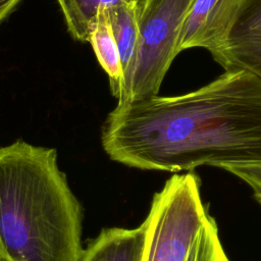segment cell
I'll return each mask as SVG.
<instances>
[{
    "instance_id": "1",
    "label": "cell",
    "mask_w": 261,
    "mask_h": 261,
    "mask_svg": "<svg viewBox=\"0 0 261 261\" xmlns=\"http://www.w3.org/2000/svg\"><path fill=\"white\" fill-rule=\"evenodd\" d=\"M101 143L112 161L142 170L261 161V77L231 68L182 95L117 103Z\"/></svg>"
},
{
    "instance_id": "2",
    "label": "cell",
    "mask_w": 261,
    "mask_h": 261,
    "mask_svg": "<svg viewBox=\"0 0 261 261\" xmlns=\"http://www.w3.org/2000/svg\"><path fill=\"white\" fill-rule=\"evenodd\" d=\"M83 207L54 148L0 147V244L6 261H80Z\"/></svg>"
},
{
    "instance_id": "3",
    "label": "cell",
    "mask_w": 261,
    "mask_h": 261,
    "mask_svg": "<svg viewBox=\"0 0 261 261\" xmlns=\"http://www.w3.org/2000/svg\"><path fill=\"white\" fill-rule=\"evenodd\" d=\"M193 0H140L138 43L113 95L117 103L157 96L173 59Z\"/></svg>"
},
{
    "instance_id": "4",
    "label": "cell",
    "mask_w": 261,
    "mask_h": 261,
    "mask_svg": "<svg viewBox=\"0 0 261 261\" xmlns=\"http://www.w3.org/2000/svg\"><path fill=\"white\" fill-rule=\"evenodd\" d=\"M209 215L196 173L186 171L169 177L153 196L143 221L142 261H186Z\"/></svg>"
},
{
    "instance_id": "5",
    "label": "cell",
    "mask_w": 261,
    "mask_h": 261,
    "mask_svg": "<svg viewBox=\"0 0 261 261\" xmlns=\"http://www.w3.org/2000/svg\"><path fill=\"white\" fill-rule=\"evenodd\" d=\"M244 0H193L185 20L177 51L207 50L223 66L230 34Z\"/></svg>"
},
{
    "instance_id": "6",
    "label": "cell",
    "mask_w": 261,
    "mask_h": 261,
    "mask_svg": "<svg viewBox=\"0 0 261 261\" xmlns=\"http://www.w3.org/2000/svg\"><path fill=\"white\" fill-rule=\"evenodd\" d=\"M222 67L245 69L261 77V0L243 1Z\"/></svg>"
},
{
    "instance_id": "7",
    "label": "cell",
    "mask_w": 261,
    "mask_h": 261,
    "mask_svg": "<svg viewBox=\"0 0 261 261\" xmlns=\"http://www.w3.org/2000/svg\"><path fill=\"white\" fill-rule=\"evenodd\" d=\"M145 224L135 228H103L84 249L80 261H142Z\"/></svg>"
},
{
    "instance_id": "8",
    "label": "cell",
    "mask_w": 261,
    "mask_h": 261,
    "mask_svg": "<svg viewBox=\"0 0 261 261\" xmlns=\"http://www.w3.org/2000/svg\"><path fill=\"white\" fill-rule=\"evenodd\" d=\"M89 42L101 67L109 77L110 90L112 95H114L122 79V66L106 8L99 9L92 24Z\"/></svg>"
},
{
    "instance_id": "9",
    "label": "cell",
    "mask_w": 261,
    "mask_h": 261,
    "mask_svg": "<svg viewBox=\"0 0 261 261\" xmlns=\"http://www.w3.org/2000/svg\"><path fill=\"white\" fill-rule=\"evenodd\" d=\"M137 4L120 3L106 8L109 23L118 47L122 73L132 61L138 43Z\"/></svg>"
},
{
    "instance_id": "10",
    "label": "cell",
    "mask_w": 261,
    "mask_h": 261,
    "mask_svg": "<svg viewBox=\"0 0 261 261\" xmlns=\"http://www.w3.org/2000/svg\"><path fill=\"white\" fill-rule=\"evenodd\" d=\"M140 0H57L63 13L67 30L81 42H89L90 32L96 15L101 8L120 3L136 4Z\"/></svg>"
},
{
    "instance_id": "11",
    "label": "cell",
    "mask_w": 261,
    "mask_h": 261,
    "mask_svg": "<svg viewBox=\"0 0 261 261\" xmlns=\"http://www.w3.org/2000/svg\"><path fill=\"white\" fill-rule=\"evenodd\" d=\"M186 261H229L215 219L209 215Z\"/></svg>"
},
{
    "instance_id": "12",
    "label": "cell",
    "mask_w": 261,
    "mask_h": 261,
    "mask_svg": "<svg viewBox=\"0 0 261 261\" xmlns=\"http://www.w3.org/2000/svg\"><path fill=\"white\" fill-rule=\"evenodd\" d=\"M216 167L231 173L248 185L253 192L254 199L261 205V161L220 163Z\"/></svg>"
},
{
    "instance_id": "13",
    "label": "cell",
    "mask_w": 261,
    "mask_h": 261,
    "mask_svg": "<svg viewBox=\"0 0 261 261\" xmlns=\"http://www.w3.org/2000/svg\"><path fill=\"white\" fill-rule=\"evenodd\" d=\"M20 1L21 0H0V22L16 8Z\"/></svg>"
},
{
    "instance_id": "14",
    "label": "cell",
    "mask_w": 261,
    "mask_h": 261,
    "mask_svg": "<svg viewBox=\"0 0 261 261\" xmlns=\"http://www.w3.org/2000/svg\"><path fill=\"white\" fill-rule=\"evenodd\" d=\"M3 260V255H2V249H1V244H0V261Z\"/></svg>"
},
{
    "instance_id": "15",
    "label": "cell",
    "mask_w": 261,
    "mask_h": 261,
    "mask_svg": "<svg viewBox=\"0 0 261 261\" xmlns=\"http://www.w3.org/2000/svg\"><path fill=\"white\" fill-rule=\"evenodd\" d=\"M2 261H6V260H2Z\"/></svg>"
}]
</instances>
